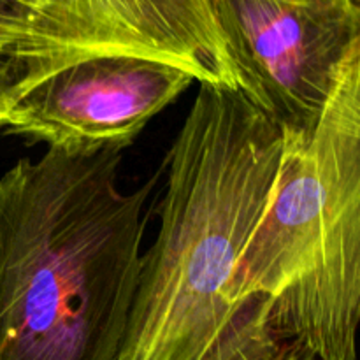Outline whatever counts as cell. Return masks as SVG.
Returning <instances> with one entry per match:
<instances>
[{"instance_id":"6da1fadb","label":"cell","mask_w":360,"mask_h":360,"mask_svg":"<svg viewBox=\"0 0 360 360\" xmlns=\"http://www.w3.org/2000/svg\"><path fill=\"white\" fill-rule=\"evenodd\" d=\"M280 129L239 90L199 84L164 160L158 234L143 253L116 360H316L269 302L239 299V257L283 155Z\"/></svg>"},{"instance_id":"7a4b0ae2","label":"cell","mask_w":360,"mask_h":360,"mask_svg":"<svg viewBox=\"0 0 360 360\" xmlns=\"http://www.w3.org/2000/svg\"><path fill=\"white\" fill-rule=\"evenodd\" d=\"M123 151L48 148L0 178V360L118 357L164 172L123 192Z\"/></svg>"},{"instance_id":"3957f363","label":"cell","mask_w":360,"mask_h":360,"mask_svg":"<svg viewBox=\"0 0 360 360\" xmlns=\"http://www.w3.org/2000/svg\"><path fill=\"white\" fill-rule=\"evenodd\" d=\"M273 192L236 269L239 299L269 302L316 360H357L360 51L309 132L283 139Z\"/></svg>"},{"instance_id":"277c9868","label":"cell","mask_w":360,"mask_h":360,"mask_svg":"<svg viewBox=\"0 0 360 360\" xmlns=\"http://www.w3.org/2000/svg\"><path fill=\"white\" fill-rule=\"evenodd\" d=\"M97 56H137L239 90L218 0H37L0 20L9 83Z\"/></svg>"},{"instance_id":"5b68a950","label":"cell","mask_w":360,"mask_h":360,"mask_svg":"<svg viewBox=\"0 0 360 360\" xmlns=\"http://www.w3.org/2000/svg\"><path fill=\"white\" fill-rule=\"evenodd\" d=\"M218 16L239 91L283 139L309 132L360 51L359 0H218Z\"/></svg>"},{"instance_id":"8992f818","label":"cell","mask_w":360,"mask_h":360,"mask_svg":"<svg viewBox=\"0 0 360 360\" xmlns=\"http://www.w3.org/2000/svg\"><path fill=\"white\" fill-rule=\"evenodd\" d=\"M193 81L185 70L137 56L79 60L27 83H9L0 130L60 150H125Z\"/></svg>"},{"instance_id":"52a82bcc","label":"cell","mask_w":360,"mask_h":360,"mask_svg":"<svg viewBox=\"0 0 360 360\" xmlns=\"http://www.w3.org/2000/svg\"><path fill=\"white\" fill-rule=\"evenodd\" d=\"M9 69L6 65L0 67V122L4 120L7 112V105H9V97H7V86H9Z\"/></svg>"},{"instance_id":"ba28073f","label":"cell","mask_w":360,"mask_h":360,"mask_svg":"<svg viewBox=\"0 0 360 360\" xmlns=\"http://www.w3.org/2000/svg\"><path fill=\"white\" fill-rule=\"evenodd\" d=\"M30 6L28 0H0V20L13 11H23Z\"/></svg>"},{"instance_id":"9c48e42d","label":"cell","mask_w":360,"mask_h":360,"mask_svg":"<svg viewBox=\"0 0 360 360\" xmlns=\"http://www.w3.org/2000/svg\"><path fill=\"white\" fill-rule=\"evenodd\" d=\"M28 2H30V6H34V4L37 2V0H28ZM30 6H28V7H30ZM28 7H27V9H28Z\"/></svg>"},{"instance_id":"30bf717a","label":"cell","mask_w":360,"mask_h":360,"mask_svg":"<svg viewBox=\"0 0 360 360\" xmlns=\"http://www.w3.org/2000/svg\"><path fill=\"white\" fill-rule=\"evenodd\" d=\"M4 65V63H2V60H0V67H2Z\"/></svg>"}]
</instances>
